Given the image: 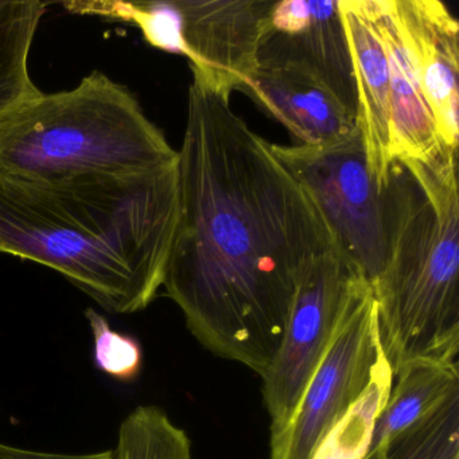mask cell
<instances>
[{
	"mask_svg": "<svg viewBox=\"0 0 459 459\" xmlns=\"http://www.w3.org/2000/svg\"><path fill=\"white\" fill-rule=\"evenodd\" d=\"M372 4L388 61L394 160L427 157L443 143L405 49L391 0H372Z\"/></svg>",
	"mask_w": 459,
	"mask_h": 459,
	"instance_id": "13",
	"label": "cell"
},
{
	"mask_svg": "<svg viewBox=\"0 0 459 459\" xmlns=\"http://www.w3.org/2000/svg\"><path fill=\"white\" fill-rule=\"evenodd\" d=\"M385 359L372 292L338 333L291 420L271 435V459H313L322 440L365 394Z\"/></svg>",
	"mask_w": 459,
	"mask_h": 459,
	"instance_id": "7",
	"label": "cell"
},
{
	"mask_svg": "<svg viewBox=\"0 0 459 459\" xmlns=\"http://www.w3.org/2000/svg\"><path fill=\"white\" fill-rule=\"evenodd\" d=\"M394 375L388 361L376 372L365 394L322 440L313 459H362L369 450L373 427L391 394Z\"/></svg>",
	"mask_w": 459,
	"mask_h": 459,
	"instance_id": "18",
	"label": "cell"
},
{
	"mask_svg": "<svg viewBox=\"0 0 459 459\" xmlns=\"http://www.w3.org/2000/svg\"><path fill=\"white\" fill-rule=\"evenodd\" d=\"M458 150L396 158L384 189L385 264L372 284L378 340L394 378L459 353Z\"/></svg>",
	"mask_w": 459,
	"mask_h": 459,
	"instance_id": "3",
	"label": "cell"
},
{
	"mask_svg": "<svg viewBox=\"0 0 459 459\" xmlns=\"http://www.w3.org/2000/svg\"><path fill=\"white\" fill-rule=\"evenodd\" d=\"M0 459H115L114 450L91 454L44 453L0 442Z\"/></svg>",
	"mask_w": 459,
	"mask_h": 459,
	"instance_id": "20",
	"label": "cell"
},
{
	"mask_svg": "<svg viewBox=\"0 0 459 459\" xmlns=\"http://www.w3.org/2000/svg\"><path fill=\"white\" fill-rule=\"evenodd\" d=\"M340 12L353 61L357 126L364 142L368 170L378 192L383 193L394 163L385 48L372 0H340Z\"/></svg>",
	"mask_w": 459,
	"mask_h": 459,
	"instance_id": "11",
	"label": "cell"
},
{
	"mask_svg": "<svg viewBox=\"0 0 459 459\" xmlns=\"http://www.w3.org/2000/svg\"><path fill=\"white\" fill-rule=\"evenodd\" d=\"M85 316L93 335V359L98 369L115 380L131 383L141 375L143 351L136 338L112 329L95 308L88 307Z\"/></svg>",
	"mask_w": 459,
	"mask_h": 459,
	"instance_id": "19",
	"label": "cell"
},
{
	"mask_svg": "<svg viewBox=\"0 0 459 459\" xmlns=\"http://www.w3.org/2000/svg\"><path fill=\"white\" fill-rule=\"evenodd\" d=\"M178 209V163L71 181L0 170V254L57 271L107 313H138L162 287Z\"/></svg>",
	"mask_w": 459,
	"mask_h": 459,
	"instance_id": "2",
	"label": "cell"
},
{
	"mask_svg": "<svg viewBox=\"0 0 459 459\" xmlns=\"http://www.w3.org/2000/svg\"><path fill=\"white\" fill-rule=\"evenodd\" d=\"M115 459H193L192 442L158 405H139L119 427Z\"/></svg>",
	"mask_w": 459,
	"mask_h": 459,
	"instance_id": "17",
	"label": "cell"
},
{
	"mask_svg": "<svg viewBox=\"0 0 459 459\" xmlns=\"http://www.w3.org/2000/svg\"><path fill=\"white\" fill-rule=\"evenodd\" d=\"M303 146H325L359 130L357 117L314 74L286 64H256L240 88Z\"/></svg>",
	"mask_w": 459,
	"mask_h": 459,
	"instance_id": "12",
	"label": "cell"
},
{
	"mask_svg": "<svg viewBox=\"0 0 459 459\" xmlns=\"http://www.w3.org/2000/svg\"><path fill=\"white\" fill-rule=\"evenodd\" d=\"M459 389L458 362H419L403 369L373 427L369 448L383 445Z\"/></svg>",
	"mask_w": 459,
	"mask_h": 459,
	"instance_id": "15",
	"label": "cell"
},
{
	"mask_svg": "<svg viewBox=\"0 0 459 459\" xmlns=\"http://www.w3.org/2000/svg\"><path fill=\"white\" fill-rule=\"evenodd\" d=\"M362 459H459V389Z\"/></svg>",
	"mask_w": 459,
	"mask_h": 459,
	"instance_id": "16",
	"label": "cell"
},
{
	"mask_svg": "<svg viewBox=\"0 0 459 459\" xmlns=\"http://www.w3.org/2000/svg\"><path fill=\"white\" fill-rule=\"evenodd\" d=\"M179 209L162 287L195 340L262 375L313 263L337 244L313 198L193 74L178 152Z\"/></svg>",
	"mask_w": 459,
	"mask_h": 459,
	"instance_id": "1",
	"label": "cell"
},
{
	"mask_svg": "<svg viewBox=\"0 0 459 459\" xmlns=\"http://www.w3.org/2000/svg\"><path fill=\"white\" fill-rule=\"evenodd\" d=\"M257 64L305 69L357 117L353 61L340 0H276L260 39Z\"/></svg>",
	"mask_w": 459,
	"mask_h": 459,
	"instance_id": "9",
	"label": "cell"
},
{
	"mask_svg": "<svg viewBox=\"0 0 459 459\" xmlns=\"http://www.w3.org/2000/svg\"><path fill=\"white\" fill-rule=\"evenodd\" d=\"M372 284L338 244L318 257L295 295L283 338L260 375L271 435L291 420L308 381Z\"/></svg>",
	"mask_w": 459,
	"mask_h": 459,
	"instance_id": "5",
	"label": "cell"
},
{
	"mask_svg": "<svg viewBox=\"0 0 459 459\" xmlns=\"http://www.w3.org/2000/svg\"><path fill=\"white\" fill-rule=\"evenodd\" d=\"M440 143L458 150L459 23L439 0H391Z\"/></svg>",
	"mask_w": 459,
	"mask_h": 459,
	"instance_id": "10",
	"label": "cell"
},
{
	"mask_svg": "<svg viewBox=\"0 0 459 459\" xmlns=\"http://www.w3.org/2000/svg\"><path fill=\"white\" fill-rule=\"evenodd\" d=\"M177 163L136 96L100 71L74 90L42 92L0 125V170L22 178H130Z\"/></svg>",
	"mask_w": 459,
	"mask_h": 459,
	"instance_id": "4",
	"label": "cell"
},
{
	"mask_svg": "<svg viewBox=\"0 0 459 459\" xmlns=\"http://www.w3.org/2000/svg\"><path fill=\"white\" fill-rule=\"evenodd\" d=\"M273 150L313 198L340 248L375 283L385 264V208L359 130L325 146L273 144Z\"/></svg>",
	"mask_w": 459,
	"mask_h": 459,
	"instance_id": "6",
	"label": "cell"
},
{
	"mask_svg": "<svg viewBox=\"0 0 459 459\" xmlns=\"http://www.w3.org/2000/svg\"><path fill=\"white\" fill-rule=\"evenodd\" d=\"M276 0H176V55L192 74L232 95L257 64V50Z\"/></svg>",
	"mask_w": 459,
	"mask_h": 459,
	"instance_id": "8",
	"label": "cell"
},
{
	"mask_svg": "<svg viewBox=\"0 0 459 459\" xmlns=\"http://www.w3.org/2000/svg\"><path fill=\"white\" fill-rule=\"evenodd\" d=\"M50 4L0 0V125L42 93L31 79L29 57Z\"/></svg>",
	"mask_w": 459,
	"mask_h": 459,
	"instance_id": "14",
	"label": "cell"
}]
</instances>
